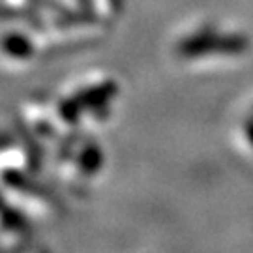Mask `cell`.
I'll return each instance as SVG.
<instances>
[{
  "instance_id": "3",
  "label": "cell",
  "mask_w": 253,
  "mask_h": 253,
  "mask_svg": "<svg viewBox=\"0 0 253 253\" xmlns=\"http://www.w3.org/2000/svg\"><path fill=\"white\" fill-rule=\"evenodd\" d=\"M246 137H248V141L253 145V118L246 124Z\"/></svg>"
},
{
  "instance_id": "1",
  "label": "cell",
  "mask_w": 253,
  "mask_h": 253,
  "mask_svg": "<svg viewBox=\"0 0 253 253\" xmlns=\"http://www.w3.org/2000/svg\"><path fill=\"white\" fill-rule=\"evenodd\" d=\"M248 49V40L240 34H217L212 30H205L195 36L184 40L178 47L182 56L186 58H199L203 54L225 53L236 54Z\"/></svg>"
},
{
  "instance_id": "2",
  "label": "cell",
  "mask_w": 253,
  "mask_h": 253,
  "mask_svg": "<svg viewBox=\"0 0 253 253\" xmlns=\"http://www.w3.org/2000/svg\"><path fill=\"white\" fill-rule=\"evenodd\" d=\"M100 160H101L100 152H98L96 148H92V150H88V154L83 158V167H84L86 171H94V169L100 167Z\"/></svg>"
}]
</instances>
